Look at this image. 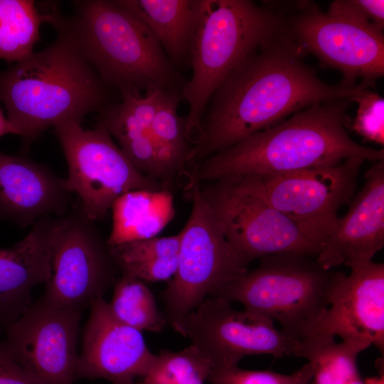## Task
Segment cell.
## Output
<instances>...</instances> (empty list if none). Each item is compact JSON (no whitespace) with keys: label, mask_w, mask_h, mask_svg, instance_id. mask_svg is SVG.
Segmentation results:
<instances>
[{"label":"cell","mask_w":384,"mask_h":384,"mask_svg":"<svg viewBox=\"0 0 384 384\" xmlns=\"http://www.w3.org/2000/svg\"><path fill=\"white\" fill-rule=\"evenodd\" d=\"M211 362L212 369L238 366L249 355L297 357L298 340L285 335L270 318L233 308L207 297L183 319L177 331Z\"/></svg>","instance_id":"obj_11"},{"label":"cell","mask_w":384,"mask_h":384,"mask_svg":"<svg viewBox=\"0 0 384 384\" xmlns=\"http://www.w3.org/2000/svg\"><path fill=\"white\" fill-rule=\"evenodd\" d=\"M360 158L327 166L279 174L227 176L292 220L324 247L338 218V210L354 196Z\"/></svg>","instance_id":"obj_8"},{"label":"cell","mask_w":384,"mask_h":384,"mask_svg":"<svg viewBox=\"0 0 384 384\" xmlns=\"http://www.w3.org/2000/svg\"><path fill=\"white\" fill-rule=\"evenodd\" d=\"M327 13L365 27L383 31V0H336L330 4Z\"/></svg>","instance_id":"obj_31"},{"label":"cell","mask_w":384,"mask_h":384,"mask_svg":"<svg viewBox=\"0 0 384 384\" xmlns=\"http://www.w3.org/2000/svg\"><path fill=\"white\" fill-rule=\"evenodd\" d=\"M54 129L68 166L67 187L78 196L81 212L91 221L105 216L128 191L166 188L139 172L101 124L85 129L73 122Z\"/></svg>","instance_id":"obj_9"},{"label":"cell","mask_w":384,"mask_h":384,"mask_svg":"<svg viewBox=\"0 0 384 384\" xmlns=\"http://www.w3.org/2000/svg\"><path fill=\"white\" fill-rule=\"evenodd\" d=\"M59 217L41 218L23 240L0 249V325L6 327L18 318L32 304L33 287L50 278L51 245Z\"/></svg>","instance_id":"obj_19"},{"label":"cell","mask_w":384,"mask_h":384,"mask_svg":"<svg viewBox=\"0 0 384 384\" xmlns=\"http://www.w3.org/2000/svg\"><path fill=\"white\" fill-rule=\"evenodd\" d=\"M65 179L26 158L0 151V220L21 227L65 215L70 200Z\"/></svg>","instance_id":"obj_18"},{"label":"cell","mask_w":384,"mask_h":384,"mask_svg":"<svg viewBox=\"0 0 384 384\" xmlns=\"http://www.w3.org/2000/svg\"><path fill=\"white\" fill-rule=\"evenodd\" d=\"M0 384H38L33 380L0 341Z\"/></svg>","instance_id":"obj_32"},{"label":"cell","mask_w":384,"mask_h":384,"mask_svg":"<svg viewBox=\"0 0 384 384\" xmlns=\"http://www.w3.org/2000/svg\"><path fill=\"white\" fill-rule=\"evenodd\" d=\"M65 23L84 57L106 85L120 92H178L179 77L155 36L118 1L75 3ZM180 93V92H179Z\"/></svg>","instance_id":"obj_5"},{"label":"cell","mask_w":384,"mask_h":384,"mask_svg":"<svg viewBox=\"0 0 384 384\" xmlns=\"http://www.w3.org/2000/svg\"><path fill=\"white\" fill-rule=\"evenodd\" d=\"M9 134H14V132L7 117L4 116L0 107V137Z\"/></svg>","instance_id":"obj_33"},{"label":"cell","mask_w":384,"mask_h":384,"mask_svg":"<svg viewBox=\"0 0 384 384\" xmlns=\"http://www.w3.org/2000/svg\"><path fill=\"white\" fill-rule=\"evenodd\" d=\"M53 43L0 72V100L14 134L35 139L50 127L82 122L106 105V85L56 13Z\"/></svg>","instance_id":"obj_2"},{"label":"cell","mask_w":384,"mask_h":384,"mask_svg":"<svg viewBox=\"0 0 384 384\" xmlns=\"http://www.w3.org/2000/svg\"><path fill=\"white\" fill-rule=\"evenodd\" d=\"M75 378L107 380L110 384H137L155 354L141 331L122 323L102 298L90 304Z\"/></svg>","instance_id":"obj_15"},{"label":"cell","mask_w":384,"mask_h":384,"mask_svg":"<svg viewBox=\"0 0 384 384\" xmlns=\"http://www.w3.org/2000/svg\"><path fill=\"white\" fill-rule=\"evenodd\" d=\"M93 221L80 211L60 216L51 245V277L42 301L58 309L80 310L114 282L116 267Z\"/></svg>","instance_id":"obj_12"},{"label":"cell","mask_w":384,"mask_h":384,"mask_svg":"<svg viewBox=\"0 0 384 384\" xmlns=\"http://www.w3.org/2000/svg\"><path fill=\"white\" fill-rule=\"evenodd\" d=\"M53 12L42 13L31 0H0V59L18 63L33 52L43 23Z\"/></svg>","instance_id":"obj_26"},{"label":"cell","mask_w":384,"mask_h":384,"mask_svg":"<svg viewBox=\"0 0 384 384\" xmlns=\"http://www.w3.org/2000/svg\"><path fill=\"white\" fill-rule=\"evenodd\" d=\"M150 30L175 66L189 60L199 0H117Z\"/></svg>","instance_id":"obj_22"},{"label":"cell","mask_w":384,"mask_h":384,"mask_svg":"<svg viewBox=\"0 0 384 384\" xmlns=\"http://www.w3.org/2000/svg\"><path fill=\"white\" fill-rule=\"evenodd\" d=\"M284 28L247 55L212 95L188 163L201 162L315 104L349 99L366 88L321 80Z\"/></svg>","instance_id":"obj_1"},{"label":"cell","mask_w":384,"mask_h":384,"mask_svg":"<svg viewBox=\"0 0 384 384\" xmlns=\"http://www.w3.org/2000/svg\"><path fill=\"white\" fill-rule=\"evenodd\" d=\"M363 382L364 384H383V375L380 378H368Z\"/></svg>","instance_id":"obj_34"},{"label":"cell","mask_w":384,"mask_h":384,"mask_svg":"<svg viewBox=\"0 0 384 384\" xmlns=\"http://www.w3.org/2000/svg\"><path fill=\"white\" fill-rule=\"evenodd\" d=\"M286 14L250 0H199L189 48L191 79L180 92L189 110L186 133L195 144L207 105L226 77L251 53L281 31Z\"/></svg>","instance_id":"obj_4"},{"label":"cell","mask_w":384,"mask_h":384,"mask_svg":"<svg viewBox=\"0 0 384 384\" xmlns=\"http://www.w3.org/2000/svg\"><path fill=\"white\" fill-rule=\"evenodd\" d=\"M110 209L112 225L107 246L156 237L175 215L174 197L166 188L128 191Z\"/></svg>","instance_id":"obj_21"},{"label":"cell","mask_w":384,"mask_h":384,"mask_svg":"<svg viewBox=\"0 0 384 384\" xmlns=\"http://www.w3.org/2000/svg\"><path fill=\"white\" fill-rule=\"evenodd\" d=\"M200 192L228 241L248 264L283 254L316 259L322 250L292 220L230 176L200 183Z\"/></svg>","instance_id":"obj_10"},{"label":"cell","mask_w":384,"mask_h":384,"mask_svg":"<svg viewBox=\"0 0 384 384\" xmlns=\"http://www.w3.org/2000/svg\"><path fill=\"white\" fill-rule=\"evenodd\" d=\"M338 282L329 306L312 334L339 336L342 341L371 345L384 351V265L353 261Z\"/></svg>","instance_id":"obj_16"},{"label":"cell","mask_w":384,"mask_h":384,"mask_svg":"<svg viewBox=\"0 0 384 384\" xmlns=\"http://www.w3.org/2000/svg\"><path fill=\"white\" fill-rule=\"evenodd\" d=\"M286 14V29L302 52L314 55L323 67L343 74L340 85L353 87L358 78L368 87L384 75L383 32L299 3Z\"/></svg>","instance_id":"obj_13"},{"label":"cell","mask_w":384,"mask_h":384,"mask_svg":"<svg viewBox=\"0 0 384 384\" xmlns=\"http://www.w3.org/2000/svg\"><path fill=\"white\" fill-rule=\"evenodd\" d=\"M345 273L326 270L316 259L294 254L260 259L213 296L241 303L245 310L277 321L287 336H310L327 310Z\"/></svg>","instance_id":"obj_6"},{"label":"cell","mask_w":384,"mask_h":384,"mask_svg":"<svg viewBox=\"0 0 384 384\" xmlns=\"http://www.w3.org/2000/svg\"><path fill=\"white\" fill-rule=\"evenodd\" d=\"M212 370L210 361L196 346L161 350L137 384H204Z\"/></svg>","instance_id":"obj_28"},{"label":"cell","mask_w":384,"mask_h":384,"mask_svg":"<svg viewBox=\"0 0 384 384\" xmlns=\"http://www.w3.org/2000/svg\"><path fill=\"white\" fill-rule=\"evenodd\" d=\"M348 99L311 105L255 133L196 166L199 183L227 176L279 174L339 164L350 158L375 163L384 150L354 142L345 129Z\"/></svg>","instance_id":"obj_3"},{"label":"cell","mask_w":384,"mask_h":384,"mask_svg":"<svg viewBox=\"0 0 384 384\" xmlns=\"http://www.w3.org/2000/svg\"><path fill=\"white\" fill-rule=\"evenodd\" d=\"M109 304L120 321L141 332H159L167 324L149 288L143 281L133 277L122 275L116 281Z\"/></svg>","instance_id":"obj_27"},{"label":"cell","mask_w":384,"mask_h":384,"mask_svg":"<svg viewBox=\"0 0 384 384\" xmlns=\"http://www.w3.org/2000/svg\"><path fill=\"white\" fill-rule=\"evenodd\" d=\"M180 242L181 233L108 246V250L122 275L143 282L169 281L176 270Z\"/></svg>","instance_id":"obj_23"},{"label":"cell","mask_w":384,"mask_h":384,"mask_svg":"<svg viewBox=\"0 0 384 384\" xmlns=\"http://www.w3.org/2000/svg\"><path fill=\"white\" fill-rule=\"evenodd\" d=\"M366 348L326 334H316L299 341L297 357L308 361L312 368L311 384H364L356 359Z\"/></svg>","instance_id":"obj_24"},{"label":"cell","mask_w":384,"mask_h":384,"mask_svg":"<svg viewBox=\"0 0 384 384\" xmlns=\"http://www.w3.org/2000/svg\"><path fill=\"white\" fill-rule=\"evenodd\" d=\"M311 377L312 368L308 363L290 375L248 370L238 366L213 368L208 381L211 384H308Z\"/></svg>","instance_id":"obj_29"},{"label":"cell","mask_w":384,"mask_h":384,"mask_svg":"<svg viewBox=\"0 0 384 384\" xmlns=\"http://www.w3.org/2000/svg\"><path fill=\"white\" fill-rule=\"evenodd\" d=\"M191 180L192 209L180 232L176 270L161 294L167 323L176 331L189 312L246 272L249 265L225 237L193 174Z\"/></svg>","instance_id":"obj_7"},{"label":"cell","mask_w":384,"mask_h":384,"mask_svg":"<svg viewBox=\"0 0 384 384\" xmlns=\"http://www.w3.org/2000/svg\"><path fill=\"white\" fill-rule=\"evenodd\" d=\"M162 91L165 90H149L144 95L130 90L120 92L122 100L107 105L101 110L99 124L117 139L139 172L164 185L151 131Z\"/></svg>","instance_id":"obj_20"},{"label":"cell","mask_w":384,"mask_h":384,"mask_svg":"<svg viewBox=\"0 0 384 384\" xmlns=\"http://www.w3.org/2000/svg\"><path fill=\"white\" fill-rule=\"evenodd\" d=\"M80 310L42 300L6 326V348L38 384H74Z\"/></svg>","instance_id":"obj_14"},{"label":"cell","mask_w":384,"mask_h":384,"mask_svg":"<svg viewBox=\"0 0 384 384\" xmlns=\"http://www.w3.org/2000/svg\"><path fill=\"white\" fill-rule=\"evenodd\" d=\"M180 100L179 92L162 91L151 125L164 185L183 171L193 148L186 133L185 118L178 114Z\"/></svg>","instance_id":"obj_25"},{"label":"cell","mask_w":384,"mask_h":384,"mask_svg":"<svg viewBox=\"0 0 384 384\" xmlns=\"http://www.w3.org/2000/svg\"><path fill=\"white\" fill-rule=\"evenodd\" d=\"M365 184L338 218L316 260L326 270L372 260L384 245V160L365 174Z\"/></svg>","instance_id":"obj_17"},{"label":"cell","mask_w":384,"mask_h":384,"mask_svg":"<svg viewBox=\"0 0 384 384\" xmlns=\"http://www.w3.org/2000/svg\"><path fill=\"white\" fill-rule=\"evenodd\" d=\"M358 105L352 129L365 140L384 144V99L368 88L350 97Z\"/></svg>","instance_id":"obj_30"}]
</instances>
